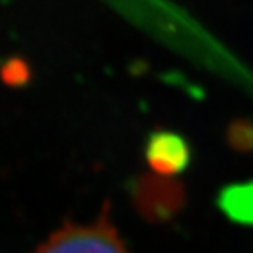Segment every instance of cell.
<instances>
[{"instance_id": "6da1fadb", "label": "cell", "mask_w": 253, "mask_h": 253, "mask_svg": "<svg viewBox=\"0 0 253 253\" xmlns=\"http://www.w3.org/2000/svg\"><path fill=\"white\" fill-rule=\"evenodd\" d=\"M34 253H130L104 213L91 223H71L47 237Z\"/></svg>"}, {"instance_id": "7a4b0ae2", "label": "cell", "mask_w": 253, "mask_h": 253, "mask_svg": "<svg viewBox=\"0 0 253 253\" xmlns=\"http://www.w3.org/2000/svg\"><path fill=\"white\" fill-rule=\"evenodd\" d=\"M148 160L158 170H179L188 160V148L181 137L174 134H155L148 144Z\"/></svg>"}, {"instance_id": "3957f363", "label": "cell", "mask_w": 253, "mask_h": 253, "mask_svg": "<svg viewBox=\"0 0 253 253\" xmlns=\"http://www.w3.org/2000/svg\"><path fill=\"white\" fill-rule=\"evenodd\" d=\"M230 211H237L239 216H252L253 218V186L245 190H236V194L229 197Z\"/></svg>"}, {"instance_id": "277c9868", "label": "cell", "mask_w": 253, "mask_h": 253, "mask_svg": "<svg viewBox=\"0 0 253 253\" xmlns=\"http://www.w3.org/2000/svg\"><path fill=\"white\" fill-rule=\"evenodd\" d=\"M9 74L12 76L11 81L18 83L20 79L27 78V67H25V65L21 62H18V60H12V62H9L7 65L4 67V78H7Z\"/></svg>"}]
</instances>
